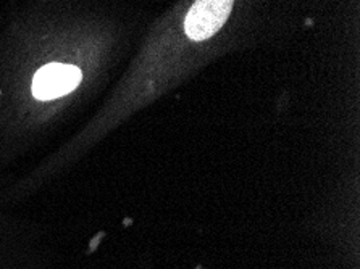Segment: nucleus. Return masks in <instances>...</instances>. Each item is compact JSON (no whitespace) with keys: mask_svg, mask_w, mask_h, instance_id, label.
Listing matches in <instances>:
<instances>
[{"mask_svg":"<svg viewBox=\"0 0 360 269\" xmlns=\"http://www.w3.org/2000/svg\"><path fill=\"white\" fill-rule=\"evenodd\" d=\"M234 0H195L184 20V31L193 41H205L225 25Z\"/></svg>","mask_w":360,"mask_h":269,"instance_id":"nucleus-1","label":"nucleus"},{"mask_svg":"<svg viewBox=\"0 0 360 269\" xmlns=\"http://www.w3.org/2000/svg\"><path fill=\"white\" fill-rule=\"evenodd\" d=\"M81 71L73 65L51 63L42 67L32 79V94L39 100L67 96L78 87Z\"/></svg>","mask_w":360,"mask_h":269,"instance_id":"nucleus-2","label":"nucleus"}]
</instances>
